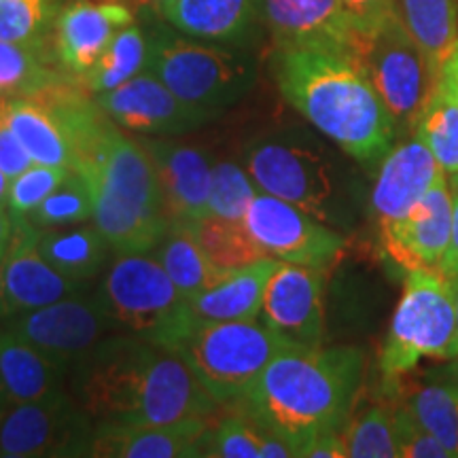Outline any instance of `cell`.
Masks as SVG:
<instances>
[{
    "label": "cell",
    "mask_w": 458,
    "mask_h": 458,
    "mask_svg": "<svg viewBox=\"0 0 458 458\" xmlns=\"http://www.w3.org/2000/svg\"><path fill=\"white\" fill-rule=\"evenodd\" d=\"M147 71L185 105L215 117L253 88L257 74L244 49L187 38L172 26L148 37Z\"/></svg>",
    "instance_id": "cell-5"
},
{
    "label": "cell",
    "mask_w": 458,
    "mask_h": 458,
    "mask_svg": "<svg viewBox=\"0 0 458 458\" xmlns=\"http://www.w3.org/2000/svg\"><path fill=\"white\" fill-rule=\"evenodd\" d=\"M71 174V168H57V165L32 164L21 174L9 182L7 208L13 216H30L32 210L43 202L45 198L60 187Z\"/></svg>",
    "instance_id": "cell-40"
},
{
    "label": "cell",
    "mask_w": 458,
    "mask_h": 458,
    "mask_svg": "<svg viewBox=\"0 0 458 458\" xmlns=\"http://www.w3.org/2000/svg\"><path fill=\"white\" fill-rule=\"evenodd\" d=\"M329 267L278 261L263 293L259 318L297 346H323Z\"/></svg>",
    "instance_id": "cell-14"
},
{
    "label": "cell",
    "mask_w": 458,
    "mask_h": 458,
    "mask_svg": "<svg viewBox=\"0 0 458 458\" xmlns=\"http://www.w3.org/2000/svg\"><path fill=\"white\" fill-rule=\"evenodd\" d=\"M306 458H346V444H344L342 428L340 431H327L314 437L303 450Z\"/></svg>",
    "instance_id": "cell-44"
},
{
    "label": "cell",
    "mask_w": 458,
    "mask_h": 458,
    "mask_svg": "<svg viewBox=\"0 0 458 458\" xmlns=\"http://www.w3.org/2000/svg\"><path fill=\"white\" fill-rule=\"evenodd\" d=\"M454 196L448 179H439L401 219L380 225L385 255L405 272L439 270L452 233Z\"/></svg>",
    "instance_id": "cell-17"
},
{
    "label": "cell",
    "mask_w": 458,
    "mask_h": 458,
    "mask_svg": "<svg viewBox=\"0 0 458 458\" xmlns=\"http://www.w3.org/2000/svg\"><path fill=\"white\" fill-rule=\"evenodd\" d=\"M34 162L30 153L26 151V147L21 145V140L17 139V134L11 130V125L4 117L3 108H0V170L15 179L17 174H21L26 168H30Z\"/></svg>",
    "instance_id": "cell-42"
},
{
    "label": "cell",
    "mask_w": 458,
    "mask_h": 458,
    "mask_svg": "<svg viewBox=\"0 0 458 458\" xmlns=\"http://www.w3.org/2000/svg\"><path fill=\"white\" fill-rule=\"evenodd\" d=\"M11 238H13V215L9 213L7 206H0V253L7 250Z\"/></svg>",
    "instance_id": "cell-46"
},
{
    "label": "cell",
    "mask_w": 458,
    "mask_h": 458,
    "mask_svg": "<svg viewBox=\"0 0 458 458\" xmlns=\"http://www.w3.org/2000/svg\"><path fill=\"white\" fill-rule=\"evenodd\" d=\"M439 77H442L444 81L450 85L452 91H454V96L458 98V47H456L454 54H452L450 60L445 62L444 71H442V74H439Z\"/></svg>",
    "instance_id": "cell-47"
},
{
    "label": "cell",
    "mask_w": 458,
    "mask_h": 458,
    "mask_svg": "<svg viewBox=\"0 0 458 458\" xmlns=\"http://www.w3.org/2000/svg\"><path fill=\"white\" fill-rule=\"evenodd\" d=\"M411 136L422 140L445 174L458 172V98L442 77L437 79Z\"/></svg>",
    "instance_id": "cell-32"
},
{
    "label": "cell",
    "mask_w": 458,
    "mask_h": 458,
    "mask_svg": "<svg viewBox=\"0 0 458 458\" xmlns=\"http://www.w3.org/2000/svg\"><path fill=\"white\" fill-rule=\"evenodd\" d=\"M454 196V210H452V233H450V244L448 250H445L442 266H439V272L448 278L458 276V193H452Z\"/></svg>",
    "instance_id": "cell-45"
},
{
    "label": "cell",
    "mask_w": 458,
    "mask_h": 458,
    "mask_svg": "<svg viewBox=\"0 0 458 458\" xmlns=\"http://www.w3.org/2000/svg\"><path fill=\"white\" fill-rule=\"evenodd\" d=\"M259 193V187L255 185L253 176L249 174L244 165L233 162V159H221L213 165L208 215L242 221L249 206Z\"/></svg>",
    "instance_id": "cell-39"
},
{
    "label": "cell",
    "mask_w": 458,
    "mask_h": 458,
    "mask_svg": "<svg viewBox=\"0 0 458 458\" xmlns=\"http://www.w3.org/2000/svg\"><path fill=\"white\" fill-rule=\"evenodd\" d=\"M456 334L452 280L439 270H411L380 348L386 388H397L422 359H448Z\"/></svg>",
    "instance_id": "cell-8"
},
{
    "label": "cell",
    "mask_w": 458,
    "mask_h": 458,
    "mask_svg": "<svg viewBox=\"0 0 458 458\" xmlns=\"http://www.w3.org/2000/svg\"><path fill=\"white\" fill-rule=\"evenodd\" d=\"M276 266L278 259L274 257H261L249 266L225 272L215 286L189 300L193 317L208 323L259 318L263 293Z\"/></svg>",
    "instance_id": "cell-25"
},
{
    "label": "cell",
    "mask_w": 458,
    "mask_h": 458,
    "mask_svg": "<svg viewBox=\"0 0 458 458\" xmlns=\"http://www.w3.org/2000/svg\"><path fill=\"white\" fill-rule=\"evenodd\" d=\"M352 60L368 74L393 114L397 131L410 130L411 134L437 79L401 17L360 30Z\"/></svg>",
    "instance_id": "cell-9"
},
{
    "label": "cell",
    "mask_w": 458,
    "mask_h": 458,
    "mask_svg": "<svg viewBox=\"0 0 458 458\" xmlns=\"http://www.w3.org/2000/svg\"><path fill=\"white\" fill-rule=\"evenodd\" d=\"M74 79L57 64L51 43L30 45L0 38V98L34 96Z\"/></svg>",
    "instance_id": "cell-31"
},
{
    "label": "cell",
    "mask_w": 458,
    "mask_h": 458,
    "mask_svg": "<svg viewBox=\"0 0 458 458\" xmlns=\"http://www.w3.org/2000/svg\"><path fill=\"white\" fill-rule=\"evenodd\" d=\"M4 327L71 369L74 360L111 335V331L114 334L119 325L98 293L91 297L77 293L37 310L15 314L4 320Z\"/></svg>",
    "instance_id": "cell-12"
},
{
    "label": "cell",
    "mask_w": 458,
    "mask_h": 458,
    "mask_svg": "<svg viewBox=\"0 0 458 458\" xmlns=\"http://www.w3.org/2000/svg\"><path fill=\"white\" fill-rule=\"evenodd\" d=\"M450 280H452V286H454V306H456V334H454V342H452V346H450L448 360H450V359H458V276H456V278H450Z\"/></svg>",
    "instance_id": "cell-48"
},
{
    "label": "cell",
    "mask_w": 458,
    "mask_h": 458,
    "mask_svg": "<svg viewBox=\"0 0 458 458\" xmlns=\"http://www.w3.org/2000/svg\"><path fill=\"white\" fill-rule=\"evenodd\" d=\"M274 79L283 98L346 156L374 165L393 148L397 123L352 57L276 49Z\"/></svg>",
    "instance_id": "cell-3"
},
{
    "label": "cell",
    "mask_w": 458,
    "mask_h": 458,
    "mask_svg": "<svg viewBox=\"0 0 458 458\" xmlns=\"http://www.w3.org/2000/svg\"><path fill=\"white\" fill-rule=\"evenodd\" d=\"M397 13L408 28L428 66L439 79L445 62L458 47V0H394Z\"/></svg>",
    "instance_id": "cell-28"
},
{
    "label": "cell",
    "mask_w": 458,
    "mask_h": 458,
    "mask_svg": "<svg viewBox=\"0 0 458 458\" xmlns=\"http://www.w3.org/2000/svg\"><path fill=\"white\" fill-rule=\"evenodd\" d=\"M139 140L156 168L170 219L189 223L204 219L213 189V165L202 148L182 145L172 136H145Z\"/></svg>",
    "instance_id": "cell-20"
},
{
    "label": "cell",
    "mask_w": 458,
    "mask_h": 458,
    "mask_svg": "<svg viewBox=\"0 0 458 458\" xmlns=\"http://www.w3.org/2000/svg\"><path fill=\"white\" fill-rule=\"evenodd\" d=\"M450 189H452V193H458V172L456 174H450Z\"/></svg>",
    "instance_id": "cell-51"
},
{
    "label": "cell",
    "mask_w": 458,
    "mask_h": 458,
    "mask_svg": "<svg viewBox=\"0 0 458 458\" xmlns=\"http://www.w3.org/2000/svg\"><path fill=\"white\" fill-rule=\"evenodd\" d=\"M96 422L64 388L24 403H0V458L88 456Z\"/></svg>",
    "instance_id": "cell-11"
},
{
    "label": "cell",
    "mask_w": 458,
    "mask_h": 458,
    "mask_svg": "<svg viewBox=\"0 0 458 458\" xmlns=\"http://www.w3.org/2000/svg\"><path fill=\"white\" fill-rule=\"evenodd\" d=\"M210 418L172 425L96 422L88 456L98 458H196L204 456Z\"/></svg>",
    "instance_id": "cell-21"
},
{
    "label": "cell",
    "mask_w": 458,
    "mask_h": 458,
    "mask_svg": "<svg viewBox=\"0 0 458 458\" xmlns=\"http://www.w3.org/2000/svg\"><path fill=\"white\" fill-rule=\"evenodd\" d=\"M147 60L148 37L140 26L130 24L117 32L96 66L81 79V85L94 96L105 94L147 71Z\"/></svg>",
    "instance_id": "cell-33"
},
{
    "label": "cell",
    "mask_w": 458,
    "mask_h": 458,
    "mask_svg": "<svg viewBox=\"0 0 458 458\" xmlns=\"http://www.w3.org/2000/svg\"><path fill=\"white\" fill-rule=\"evenodd\" d=\"M100 300L119 325L174 351L198 318L156 255H117L98 289Z\"/></svg>",
    "instance_id": "cell-7"
},
{
    "label": "cell",
    "mask_w": 458,
    "mask_h": 458,
    "mask_svg": "<svg viewBox=\"0 0 458 458\" xmlns=\"http://www.w3.org/2000/svg\"><path fill=\"white\" fill-rule=\"evenodd\" d=\"M363 371L365 357L354 346H291L267 363L233 405L303 456L314 437L346 425Z\"/></svg>",
    "instance_id": "cell-2"
},
{
    "label": "cell",
    "mask_w": 458,
    "mask_h": 458,
    "mask_svg": "<svg viewBox=\"0 0 458 458\" xmlns=\"http://www.w3.org/2000/svg\"><path fill=\"white\" fill-rule=\"evenodd\" d=\"M68 371L72 397L94 422L172 425L221 405L179 352L130 331L105 337Z\"/></svg>",
    "instance_id": "cell-1"
},
{
    "label": "cell",
    "mask_w": 458,
    "mask_h": 458,
    "mask_svg": "<svg viewBox=\"0 0 458 458\" xmlns=\"http://www.w3.org/2000/svg\"><path fill=\"white\" fill-rule=\"evenodd\" d=\"M244 168L259 191L306 210L320 221L335 216V174L317 147L280 136H263L246 145Z\"/></svg>",
    "instance_id": "cell-10"
},
{
    "label": "cell",
    "mask_w": 458,
    "mask_h": 458,
    "mask_svg": "<svg viewBox=\"0 0 458 458\" xmlns=\"http://www.w3.org/2000/svg\"><path fill=\"white\" fill-rule=\"evenodd\" d=\"M130 24H134V11L123 0H77L60 9L51 30L57 64L81 81L117 32Z\"/></svg>",
    "instance_id": "cell-19"
},
{
    "label": "cell",
    "mask_w": 458,
    "mask_h": 458,
    "mask_svg": "<svg viewBox=\"0 0 458 458\" xmlns=\"http://www.w3.org/2000/svg\"><path fill=\"white\" fill-rule=\"evenodd\" d=\"M270 431L257 425L250 416L236 408L227 411L206 435L204 456L215 458H266Z\"/></svg>",
    "instance_id": "cell-36"
},
{
    "label": "cell",
    "mask_w": 458,
    "mask_h": 458,
    "mask_svg": "<svg viewBox=\"0 0 458 458\" xmlns=\"http://www.w3.org/2000/svg\"><path fill=\"white\" fill-rule=\"evenodd\" d=\"M89 182L94 225L114 255L157 249L172 225L151 157L139 139L111 122L98 151L79 172Z\"/></svg>",
    "instance_id": "cell-4"
},
{
    "label": "cell",
    "mask_w": 458,
    "mask_h": 458,
    "mask_svg": "<svg viewBox=\"0 0 458 458\" xmlns=\"http://www.w3.org/2000/svg\"><path fill=\"white\" fill-rule=\"evenodd\" d=\"M394 433L399 458H452L448 448L428 433L403 403L394 405Z\"/></svg>",
    "instance_id": "cell-41"
},
{
    "label": "cell",
    "mask_w": 458,
    "mask_h": 458,
    "mask_svg": "<svg viewBox=\"0 0 458 458\" xmlns=\"http://www.w3.org/2000/svg\"><path fill=\"white\" fill-rule=\"evenodd\" d=\"M136 3H140V4H148V7H153V9H162L164 4H168L170 0H136Z\"/></svg>",
    "instance_id": "cell-50"
},
{
    "label": "cell",
    "mask_w": 458,
    "mask_h": 458,
    "mask_svg": "<svg viewBox=\"0 0 458 458\" xmlns=\"http://www.w3.org/2000/svg\"><path fill=\"white\" fill-rule=\"evenodd\" d=\"M196 232L204 253L223 272L236 270V267L249 266L261 257H267L242 221L208 215L196 223Z\"/></svg>",
    "instance_id": "cell-34"
},
{
    "label": "cell",
    "mask_w": 458,
    "mask_h": 458,
    "mask_svg": "<svg viewBox=\"0 0 458 458\" xmlns=\"http://www.w3.org/2000/svg\"><path fill=\"white\" fill-rule=\"evenodd\" d=\"M445 172L425 142L410 136L380 159L371 189V210L380 225L401 219Z\"/></svg>",
    "instance_id": "cell-22"
},
{
    "label": "cell",
    "mask_w": 458,
    "mask_h": 458,
    "mask_svg": "<svg viewBox=\"0 0 458 458\" xmlns=\"http://www.w3.org/2000/svg\"><path fill=\"white\" fill-rule=\"evenodd\" d=\"M342 3L346 4L348 13L352 15L360 30H371L399 15L394 0H342Z\"/></svg>",
    "instance_id": "cell-43"
},
{
    "label": "cell",
    "mask_w": 458,
    "mask_h": 458,
    "mask_svg": "<svg viewBox=\"0 0 458 458\" xmlns=\"http://www.w3.org/2000/svg\"><path fill=\"white\" fill-rule=\"evenodd\" d=\"M159 13L187 37L244 49L263 21V0H170Z\"/></svg>",
    "instance_id": "cell-23"
},
{
    "label": "cell",
    "mask_w": 458,
    "mask_h": 458,
    "mask_svg": "<svg viewBox=\"0 0 458 458\" xmlns=\"http://www.w3.org/2000/svg\"><path fill=\"white\" fill-rule=\"evenodd\" d=\"M0 108L34 164L71 168V151L64 131L51 108L38 96L0 98Z\"/></svg>",
    "instance_id": "cell-27"
},
{
    "label": "cell",
    "mask_w": 458,
    "mask_h": 458,
    "mask_svg": "<svg viewBox=\"0 0 458 458\" xmlns=\"http://www.w3.org/2000/svg\"><path fill=\"white\" fill-rule=\"evenodd\" d=\"M57 0H0V38L13 43H51Z\"/></svg>",
    "instance_id": "cell-37"
},
{
    "label": "cell",
    "mask_w": 458,
    "mask_h": 458,
    "mask_svg": "<svg viewBox=\"0 0 458 458\" xmlns=\"http://www.w3.org/2000/svg\"><path fill=\"white\" fill-rule=\"evenodd\" d=\"M291 344L261 318L198 320L174 348L221 405H232L255 385L267 363Z\"/></svg>",
    "instance_id": "cell-6"
},
{
    "label": "cell",
    "mask_w": 458,
    "mask_h": 458,
    "mask_svg": "<svg viewBox=\"0 0 458 458\" xmlns=\"http://www.w3.org/2000/svg\"><path fill=\"white\" fill-rule=\"evenodd\" d=\"M85 286L88 283L66 278L45 259L38 249V227L28 216H13V238L0 276V320L85 293Z\"/></svg>",
    "instance_id": "cell-15"
},
{
    "label": "cell",
    "mask_w": 458,
    "mask_h": 458,
    "mask_svg": "<svg viewBox=\"0 0 458 458\" xmlns=\"http://www.w3.org/2000/svg\"><path fill=\"white\" fill-rule=\"evenodd\" d=\"M346 454L352 458H399L394 408L369 405L342 427Z\"/></svg>",
    "instance_id": "cell-35"
},
{
    "label": "cell",
    "mask_w": 458,
    "mask_h": 458,
    "mask_svg": "<svg viewBox=\"0 0 458 458\" xmlns=\"http://www.w3.org/2000/svg\"><path fill=\"white\" fill-rule=\"evenodd\" d=\"M7 253V250H4ZM4 253H0V276H3V261H4Z\"/></svg>",
    "instance_id": "cell-52"
},
{
    "label": "cell",
    "mask_w": 458,
    "mask_h": 458,
    "mask_svg": "<svg viewBox=\"0 0 458 458\" xmlns=\"http://www.w3.org/2000/svg\"><path fill=\"white\" fill-rule=\"evenodd\" d=\"M68 368L21 340L7 327L0 329V403H24L49 397L64 388Z\"/></svg>",
    "instance_id": "cell-24"
},
{
    "label": "cell",
    "mask_w": 458,
    "mask_h": 458,
    "mask_svg": "<svg viewBox=\"0 0 458 458\" xmlns=\"http://www.w3.org/2000/svg\"><path fill=\"white\" fill-rule=\"evenodd\" d=\"M96 100L119 128L142 136H182L215 119L176 98L151 71L139 72Z\"/></svg>",
    "instance_id": "cell-16"
},
{
    "label": "cell",
    "mask_w": 458,
    "mask_h": 458,
    "mask_svg": "<svg viewBox=\"0 0 458 458\" xmlns=\"http://www.w3.org/2000/svg\"><path fill=\"white\" fill-rule=\"evenodd\" d=\"M427 371L405 393L401 403L418 422L442 442L452 458L458 456V359Z\"/></svg>",
    "instance_id": "cell-26"
},
{
    "label": "cell",
    "mask_w": 458,
    "mask_h": 458,
    "mask_svg": "<svg viewBox=\"0 0 458 458\" xmlns=\"http://www.w3.org/2000/svg\"><path fill=\"white\" fill-rule=\"evenodd\" d=\"M9 182H11L9 176L4 174L3 170H0V206H7V199H9Z\"/></svg>",
    "instance_id": "cell-49"
},
{
    "label": "cell",
    "mask_w": 458,
    "mask_h": 458,
    "mask_svg": "<svg viewBox=\"0 0 458 458\" xmlns=\"http://www.w3.org/2000/svg\"><path fill=\"white\" fill-rule=\"evenodd\" d=\"M91 213H94V199H91L89 182L79 172L71 170L66 181L55 187L28 219L41 229L66 227L88 221Z\"/></svg>",
    "instance_id": "cell-38"
},
{
    "label": "cell",
    "mask_w": 458,
    "mask_h": 458,
    "mask_svg": "<svg viewBox=\"0 0 458 458\" xmlns=\"http://www.w3.org/2000/svg\"><path fill=\"white\" fill-rule=\"evenodd\" d=\"M38 249L57 272L79 283H88L105 270L108 255L113 253L98 227H79V223L66 229L38 227Z\"/></svg>",
    "instance_id": "cell-30"
},
{
    "label": "cell",
    "mask_w": 458,
    "mask_h": 458,
    "mask_svg": "<svg viewBox=\"0 0 458 458\" xmlns=\"http://www.w3.org/2000/svg\"><path fill=\"white\" fill-rule=\"evenodd\" d=\"M156 257L168 272L172 283L181 291L182 297H193L204 293L225 276L208 255L204 253L198 240L196 223L172 221V225L162 242L157 244Z\"/></svg>",
    "instance_id": "cell-29"
},
{
    "label": "cell",
    "mask_w": 458,
    "mask_h": 458,
    "mask_svg": "<svg viewBox=\"0 0 458 458\" xmlns=\"http://www.w3.org/2000/svg\"><path fill=\"white\" fill-rule=\"evenodd\" d=\"M276 49H318L352 57L360 28L342 0H263Z\"/></svg>",
    "instance_id": "cell-18"
},
{
    "label": "cell",
    "mask_w": 458,
    "mask_h": 458,
    "mask_svg": "<svg viewBox=\"0 0 458 458\" xmlns=\"http://www.w3.org/2000/svg\"><path fill=\"white\" fill-rule=\"evenodd\" d=\"M242 223L263 253L278 261L331 267L346 249V240L325 221L270 193L253 199Z\"/></svg>",
    "instance_id": "cell-13"
}]
</instances>
